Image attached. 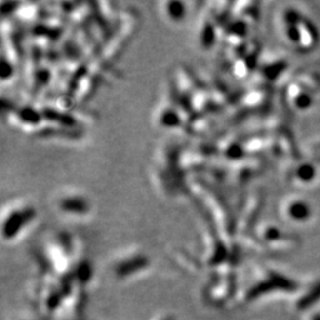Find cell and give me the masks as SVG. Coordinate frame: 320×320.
<instances>
[{
  "label": "cell",
  "instance_id": "obj_1",
  "mask_svg": "<svg viewBox=\"0 0 320 320\" xmlns=\"http://www.w3.org/2000/svg\"><path fill=\"white\" fill-rule=\"evenodd\" d=\"M296 288H298V284H296L294 281L289 280V279L284 277H281V275L273 274L268 281H263V282L255 286L254 288H251L250 292L248 293V299L249 300L256 299L259 298V296L266 294V293L274 289H282L287 290V292H292V290H295Z\"/></svg>",
  "mask_w": 320,
  "mask_h": 320
},
{
  "label": "cell",
  "instance_id": "obj_2",
  "mask_svg": "<svg viewBox=\"0 0 320 320\" xmlns=\"http://www.w3.org/2000/svg\"><path fill=\"white\" fill-rule=\"evenodd\" d=\"M319 300H320V282L317 283L306 295L300 298V300L298 301V305H296V306H298L299 310L304 311V310H307V308L312 307L313 305L316 304V302H318Z\"/></svg>",
  "mask_w": 320,
  "mask_h": 320
},
{
  "label": "cell",
  "instance_id": "obj_3",
  "mask_svg": "<svg viewBox=\"0 0 320 320\" xmlns=\"http://www.w3.org/2000/svg\"><path fill=\"white\" fill-rule=\"evenodd\" d=\"M312 320H320V314H316V316L312 318Z\"/></svg>",
  "mask_w": 320,
  "mask_h": 320
}]
</instances>
